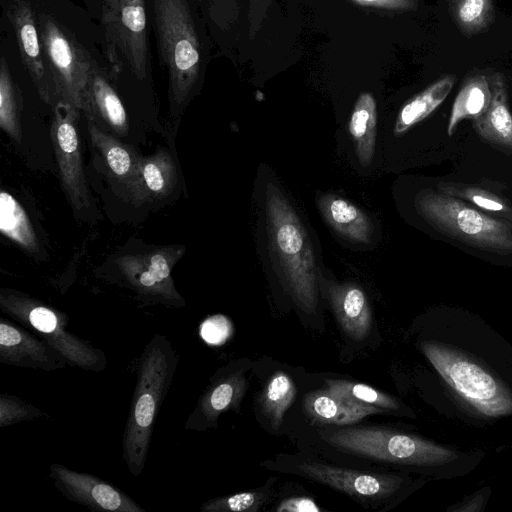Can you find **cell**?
I'll return each mask as SVG.
<instances>
[{
	"label": "cell",
	"mask_w": 512,
	"mask_h": 512,
	"mask_svg": "<svg viewBox=\"0 0 512 512\" xmlns=\"http://www.w3.org/2000/svg\"><path fill=\"white\" fill-rule=\"evenodd\" d=\"M51 473L62 492L72 500L97 510L142 512L143 509L113 486L92 475L51 466Z\"/></svg>",
	"instance_id": "obj_14"
},
{
	"label": "cell",
	"mask_w": 512,
	"mask_h": 512,
	"mask_svg": "<svg viewBox=\"0 0 512 512\" xmlns=\"http://www.w3.org/2000/svg\"><path fill=\"white\" fill-rule=\"evenodd\" d=\"M84 113L87 118L100 120L117 135H126L129 129L128 116L120 97L96 64L88 83Z\"/></svg>",
	"instance_id": "obj_21"
},
{
	"label": "cell",
	"mask_w": 512,
	"mask_h": 512,
	"mask_svg": "<svg viewBox=\"0 0 512 512\" xmlns=\"http://www.w3.org/2000/svg\"><path fill=\"white\" fill-rule=\"evenodd\" d=\"M277 512H320L321 508L316 502L304 496L284 499L276 508Z\"/></svg>",
	"instance_id": "obj_36"
},
{
	"label": "cell",
	"mask_w": 512,
	"mask_h": 512,
	"mask_svg": "<svg viewBox=\"0 0 512 512\" xmlns=\"http://www.w3.org/2000/svg\"><path fill=\"white\" fill-rule=\"evenodd\" d=\"M0 304L7 313L42 333L47 343L71 365L96 369L101 361L99 354L91 346L65 330L64 321L59 319L54 310L11 290L1 291Z\"/></svg>",
	"instance_id": "obj_9"
},
{
	"label": "cell",
	"mask_w": 512,
	"mask_h": 512,
	"mask_svg": "<svg viewBox=\"0 0 512 512\" xmlns=\"http://www.w3.org/2000/svg\"><path fill=\"white\" fill-rule=\"evenodd\" d=\"M492 97L487 110L472 120L477 136L493 149L512 156V112L505 77L498 72L488 75Z\"/></svg>",
	"instance_id": "obj_16"
},
{
	"label": "cell",
	"mask_w": 512,
	"mask_h": 512,
	"mask_svg": "<svg viewBox=\"0 0 512 512\" xmlns=\"http://www.w3.org/2000/svg\"><path fill=\"white\" fill-rule=\"evenodd\" d=\"M325 382L327 388L353 402L384 411L397 410L399 407L398 402L393 397L366 384L335 379H326Z\"/></svg>",
	"instance_id": "obj_32"
},
{
	"label": "cell",
	"mask_w": 512,
	"mask_h": 512,
	"mask_svg": "<svg viewBox=\"0 0 512 512\" xmlns=\"http://www.w3.org/2000/svg\"><path fill=\"white\" fill-rule=\"evenodd\" d=\"M492 90L488 75L475 72L464 80L451 109L447 124V134L452 136L462 120H474L488 108Z\"/></svg>",
	"instance_id": "obj_26"
},
{
	"label": "cell",
	"mask_w": 512,
	"mask_h": 512,
	"mask_svg": "<svg viewBox=\"0 0 512 512\" xmlns=\"http://www.w3.org/2000/svg\"><path fill=\"white\" fill-rule=\"evenodd\" d=\"M38 28L43 59L57 101L67 102L84 112L88 83L95 63L73 33L52 15L40 13Z\"/></svg>",
	"instance_id": "obj_7"
},
{
	"label": "cell",
	"mask_w": 512,
	"mask_h": 512,
	"mask_svg": "<svg viewBox=\"0 0 512 512\" xmlns=\"http://www.w3.org/2000/svg\"><path fill=\"white\" fill-rule=\"evenodd\" d=\"M252 1H256V0H251V3H252Z\"/></svg>",
	"instance_id": "obj_41"
},
{
	"label": "cell",
	"mask_w": 512,
	"mask_h": 512,
	"mask_svg": "<svg viewBox=\"0 0 512 512\" xmlns=\"http://www.w3.org/2000/svg\"><path fill=\"white\" fill-rule=\"evenodd\" d=\"M436 190L464 200L481 211L512 224V202L501 192L497 182L463 183L440 181Z\"/></svg>",
	"instance_id": "obj_23"
},
{
	"label": "cell",
	"mask_w": 512,
	"mask_h": 512,
	"mask_svg": "<svg viewBox=\"0 0 512 512\" xmlns=\"http://www.w3.org/2000/svg\"><path fill=\"white\" fill-rule=\"evenodd\" d=\"M22 99L4 57L0 63V127L15 142L22 140L20 111Z\"/></svg>",
	"instance_id": "obj_29"
},
{
	"label": "cell",
	"mask_w": 512,
	"mask_h": 512,
	"mask_svg": "<svg viewBox=\"0 0 512 512\" xmlns=\"http://www.w3.org/2000/svg\"><path fill=\"white\" fill-rule=\"evenodd\" d=\"M319 208L329 225L343 238L354 244H370L374 234L371 218L349 200L324 195Z\"/></svg>",
	"instance_id": "obj_22"
},
{
	"label": "cell",
	"mask_w": 512,
	"mask_h": 512,
	"mask_svg": "<svg viewBox=\"0 0 512 512\" xmlns=\"http://www.w3.org/2000/svg\"><path fill=\"white\" fill-rule=\"evenodd\" d=\"M154 21L161 65L167 69L169 97L183 105L200 73L201 47L187 0H153Z\"/></svg>",
	"instance_id": "obj_4"
},
{
	"label": "cell",
	"mask_w": 512,
	"mask_h": 512,
	"mask_svg": "<svg viewBox=\"0 0 512 512\" xmlns=\"http://www.w3.org/2000/svg\"><path fill=\"white\" fill-rule=\"evenodd\" d=\"M207 2L210 6L214 5L218 0H202Z\"/></svg>",
	"instance_id": "obj_40"
},
{
	"label": "cell",
	"mask_w": 512,
	"mask_h": 512,
	"mask_svg": "<svg viewBox=\"0 0 512 512\" xmlns=\"http://www.w3.org/2000/svg\"><path fill=\"white\" fill-rule=\"evenodd\" d=\"M53 107L51 141L58 164L63 190L75 211L90 206V193L86 182L77 118L79 110L58 100Z\"/></svg>",
	"instance_id": "obj_10"
},
{
	"label": "cell",
	"mask_w": 512,
	"mask_h": 512,
	"mask_svg": "<svg viewBox=\"0 0 512 512\" xmlns=\"http://www.w3.org/2000/svg\"><path fill=\"white\" fill-rule=\"evenodd\" d=\"M456 77L446 75L409 99L399 110L393 132L401 136L434 112L451 92Z\"/></svg>",
	"instance_id": "obj_25"
},
{
	"label": "cell",
	"mask_w": 512,
	"mask_h": 512,
	"mask_svg": "<svg viewBox=\"0 0 512 512\" xmlns=\"http://www.w3.org/2000/svg\"><path fill=\"white\" fill-rule=\"evenodd\" d=\"M8 16L16 35L22 62L41 99L53 106L57 98L45 68L38 21L31 5L27 0H12Z\"/></svg>",
	"instance_id": "obj_13"
},
{
	"label": "cell",
	"mask_w": 512,
	"mask_h": 512,
	"mask_svg": "<svg viewBox=\"0 0 512 512\" xmlns=\"http://www.w3.org/2000/svg\"><path fill=\"white\" fill-rule=\"evenodd\" d=\"M0 360L20 367L53 370L66 360L49 344H45L19 327L2 319L0 323Z\"/></svg>",
	"instance_id": "obj_17"
},
{
	"label": "cell",
	"mask_w": 512,
	"mask_h": 512,
	"mask_svg": "<svg viewBox=\"0 0 512 512\" xmlns=\"http://www.w3.org/2000/svg\"><path fill=\"white\" fill-rule=\"evenodd\" d=\"M268 240L279 275L297 306L306 313L318 305V268L307 231L295 209L273 183L265 192Z\"/></svg>",
	"instance_id": "obj_1"
},
{
	"label": "cell",
	"mask_w": 512,
	"mask_h": 512,
	"mask_svg": "<svg viewBox=\"0 0 512 512\" xmlns=\"http://www.w3.org/2000/svg\"><path fill=\"white\" fill-rule=\"evenodd\" d=\"M176 362L164 336H155L142 355L123 444L125 462L135 476L144 468L154 418L171 382Z\"/></svg>",
	"instance_id": "obj_2"
},
{
	"label": "cell",
	"mask_w": 512,
	"mask_h": 512,
	"mask_svg": "<svg viewBox=\"0 0 512 512\" xmlns=\"http://www.w3.org/2000/svg\"><path fill=\"white\" fill-rule=\"evenodd\" d=\"M91 143L101 155L109 177L130 194L136 180L140 157L133 148L105 132L93 119L87 118Z\"/></svg>",
	"instance_id": "obj_18"
},
{
	"label": "cell",
	"mask_w": 512,
	"mask_h": 512,
	"mask_svg": "<svg viewBox=\"0 0 512 512\" xmlns=\"http://www.w3.org/2000/svg\"><path fill=\"white\" fill-rule=\"evenodd\" d=\"M232 332L231 322L221 314L207 318L200 327V336L210 345H221Z\"/></svg>",
	"instance_id": "obj_34"
},
{
	"label": "cell",
	"mask_w": 512,
	"mask_h": 512,
	"mask_svg": "<svg viewBox=\"0 0 512 512\" xmlns=\"http://www.w3.org/2000/svg\"><path fill=\"white\" fill-rule=\"evenodd\" d=\"M267 491L242 492L226 497L216 498L202 507L206 512H257L268 499Z\"/></svg>",
	"instance_id": "obj_33"
},
{
	"label": "cell",
	"mask_w": 512,
	"mask_h": 512,
	"mask_svg": "<svg viewBox=\"0 0 512 512\" xmlns=\"http://www.w3.org/2000/svg\"><path fill=\"white\" fill-rule=\"evenodd\" d=\"M296 473L357 499H384L394 494L403 479L396 475L370 473L330 466L318 462H303Z\"/></svg>",
	"instance_id": "obj_12"
},
{
	"label": "cell",
	"mask_w": 512,
	"mask_h": 512,
	"mask_svg": "<svg viewBox=\"0 0 512 512\" xmlns=\"http://www.w3.org/2000/svg\"><path fill=\"white\" fill-rule=\"evenodd\" d=\"M354 2L368 7L392 11H409L417 7L416 0H353Z\"/></svg>",
	"instance_id": "obj_37"
},
{
	"label": "cell",
	"mask_w": 512,
	"mask_h": 512,
	"mask_svg": "<svg viewBox=\"0 0 512 512\" xmlns=\"http://www.w3.org/2000/svg\"><path fill=\"white\" fill-rule=\"evenodd\" d=\"M102 25L105 54L110 64L117 71L126 67L138 80L145 79L148 72L145 0L103 4Z\"/></svg>",
	"instance_id": "obj_8"
},
{
	"label": "cell",
	"mask_w": 512,
	"mask_h": 512,
	"mask_svg": "<svg viewBox=\"0 0 512 512\" xmlns=\"http://www.w3.org/2000/svg\"><path fill=\"white\" fill-rule=\"evenodd\" d=\"M245 388V378L239 373L220 381L202 399V414L207 420H215L220 413L238 405Z\"/></svg>",
	"instance_id": "obj_31"
},
{
	"label": "cell",
	"mask_w": 512,
	"mask_h": 512,
	"mask_svg": "<svg viewBox=\"0 0 512 512\" xmlns=\"http://www.w3.org/2000/svg\"><path fill=\"white\" fill-rule=\"evenodd\" d=\"M296 395L292 379L284 372L274 373L263 389L260 404L262 412L274 430L281 426L284 415Z\"/></svg>",
	"instance_id": "obj_28"
},
{
	"label": "cell",
	"mask_w": 512,
	"mask_h": 512,
	"mask_svg": "<svg viewBox=\"0 0 512 512\" xmlns=\"http://www.w3.org/2000/svg\"><path fill=\"white\" fill-rule=\"evenodd\" d=\"M0 231L22 249L37 253L39 249L33 225L19 201L9 192L0 193Z\"/></svg>",
	"instance_id": "obj_27"
},
{
	"label": "cell",
	"mask_w": 512,
	"mask_h": 512,
	"mask_svg": "<svg viewBox=\"0 0 512 512\" xmlns=\"http://www.w3.org/2000/svg\"><path fill=\"white\" fill-rule=\"evenodd\" d=\"M177 181L175 163L165 150L140 157L136 180L129 194L136 203L151 202L167 197Z\"/></svg>",
	"instance_id": "obj_20"
},
{
	"label": "cell",
	"mask_w": 512,
	"mask_h": 512,
	"mask_svg": "<svg viewBox=\"0 0 512 512\" xmlns=\"http://www.w3.org/2000/svg\"><path fill=\"white\" fill-rule=\"evenodd\" d=\"M452 18L467 37L485 32L494 22L492 0H449Z\"/></svg>",
	"instance_id": "obj_30"
},
{
	"label": "cell",
	"mask_w": 512,
	"mask_h": 512,
	"mask_svg": "<svg viewBox=\"0 0 512 512\" xmlns=\"http://www.w3.org/2000/svg\"><path fill=\"white\" fill-rule=\"evenodd\" d=\"M416 212L437 232L467 246L512 255V224L468 202L425 188L414 199Z\"/></svg>",
	"instance_id": "obj_3"
},
{
	"label": "cell",
	"mask_w": 512,
	"mask_h": 512,
	"mask_svg": "<svg viewBox=\"0 0 512 512\" xmlns=\"http://www.w3.org/2000/svg\"><path fill=\"white\" fill-rule=\"evenodd\" d=\"M348 133L360 164H371L376 150L377 104L372 93H361L348 121Z\"/></svg>",
	"instance_id": "obj_24"
},
{
	"label": "cell",
	"mask_w": 512,
	"mask_h": 512,
	"mask_svg": "<svg viewBox=\"0 0 512 512\" xmlns=\"http://www.w3.org/2000/svg\"><path fill=\"white\" fill-rule=\"evenodd\" d=\"M421 349L442 379L478 413L487 417L512 414V392L479 363L435 341L422 342Z\"/></svg>",
	"instance_id": "obj_6"
},
{
	"label": "cell",
	"mask_w": 512,
	"mask_h": 512,
	"mask_svg": "<svg viewBox=\"0 0 512 512\" xmlns=\"http://www.w3.org/2000/svg\"><path fill=\"white\" fill-rule=\"evenodd\" d=\"M38 410L25 403L14 400L11 397L1 396L0 398V425L6 426L22 419L32 418L39 415Z\"/></svg>",
	"instance_id": "obj_35"
},
{
	"label": "cell",
	"mask_w": 512,
	"mask_h": 512,
	"mask_svg": "<svg viewBox=\"0 0 512 512\" xmlns=\"http://www.w3.org/2000/svg\"><path fill=\"white\" fill-rule=\"evenodd\" d=\"M115 3H116V0H103L104 5H112Z\"/></svg>",
	"instance_id": "obj_39"
},
{
	"label": "cell",
	"mask_w": 512,
	"mask_h": 512,
	"mask_svg": "<svg viewBox=\"0 0 512 512\" xmlns=\"http://www.w3.org/2000/svg\"><path fill=\"white\" fill-rule=\"evenodd\" d=\"M318 285L346 335L356 341L365 339L371 330L372 311L362 288L351 282L328 281L319 269Z\"/></svg>",
	"instance_id": "obj_15"
},
{
	"label": "cell",
	"mask_w": 512,
	"mask_h": 512,
	"mask_svg": "<svg viewBox=\"0 0 512 512\" xmlns=\"http://www.w3.org/2000/svg\"><path fill=\"white\" fill-rule=\"evenodd\" d=\"M321 437L340 451L386 463L438 466L458 458L455 451L432 441L381 427L332 429Z\"/></svg>",
	"instance_id": "obj_5"
},
{
	"label": "cell",
	"mask_w": 512,
	"mask_h": 512,
	"mask_svg": "<svg viewBox=\"0 0 512 512\" xmlns=\"http://www.w3.org/2000/svg\"><path fill=\"white\" fill-rule=\"evenodd\" d=\"M482 504H483V497L480 495V496L475 497L472 500H470L466 506L457 508V511H477L476 507H474V506L477 505L478 507L481 508Z\"/></svg>",
	"instance_id": "obj_38"
},
{
	"label": "cell",
	"mask_w": 512,
	"mask_h": 512,
	"mask_svg": "<svg viewBox=\"0 0 512 512\" xmlns=\"http://www.w3.org/2000/svg\"><path fill=\"white\" fill-rule=\"evenodd\" d=\"M184 253V245H170L148 253L123 255L115 262L139 292L174 300L180 296L174 287L171 272Z\"/></svg>",
	"instance_id": "obj_11"
},
{
	"label": "cell",
	"mask_w": 512,
	"mask_h": 512,
	"mask_svg": "<svg viewBox=\"0 0 512 512\" xmlns=\"http://www.w3.org/2000/svg\"><path fill=\"white\" fill-rule=\"evenodd\" d=\"M303 407L314 422L335 426L355 424L364 417L384 412L382 409L348 400L329 388L307 393L303 399Z\"/></svg>",
	"instance_id": "obj_19"
}]
</instances>
